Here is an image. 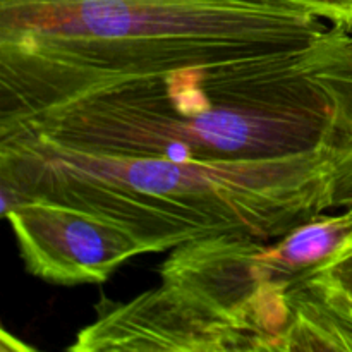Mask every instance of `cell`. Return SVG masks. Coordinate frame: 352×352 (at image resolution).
Masks as SVG:
<instances>
[{"label":"cell","mask_w":352,"mask_h":352,"mask_svg":"<svg viewBox=\"0 0 352 352\" xmlns=\"http://www.w3.org/2000/svg\"><path fill=\"white\" fill-rule=\"evenodd\" d=\"M0 138L172 162H232L352 146V33L129 78L24 119Z\"/></svg>","instance_id":"obj_1"},{"label":"cell","mask_w":352,"mask_h":352,"mask_svg":"<svg viewBox=\"0 0 352 352\" xmlns=\"http://www.w3.org/2000/svg\"><path fill=\"white\" fill-rule=\"evenodd\" d=\"M0 192L64 203L119 223L144 251L243 236L272 241L352 208V146L232 162H172L0 138Z\"/></svg>","instance_id":"obj_2"},{"label":"cell","mask_w":352,"mask_h":352,"mask_svg":"<svg viewBox=\"0 0 352 352\" xmlns=\"http://www.w3.org/2000/svg\"><path fill=\"white\" fill-rule=\"evenodd\" d=\"M284 0H0V124L129 78L305 47Z\"/></svg>","instance_id":"obj_3"},{"label":"cell","mask_w":352,"mask_h":352,"mask_svg":"<svg viewBox=\"0 0 352 352\" xmlns=\"http://www.w3.org/2000/svg\"><path fill=\"white\" fill-rule=\"evenodd\" d=\"M352 208L308 220L272 241L217 236L168 251L160 284L215 322L241 351H282L289 291L339 248Z\"/></svg>","instance_id":"obj_4"},{"label":"cell","mask_w":352,"mask_h":352,"mask_svg":"<svg viewBox=\"0 0 352 352\" xmlns=\"http://www.w3.org/2000/svg\"><path fill=\"white\" fill-rule=\"evenodd\" d=\"M0 201L26 272L50 284H103L146 254L129 230L85 210L10 192H0Z\"/></svg>","instance_id":"obj_5"},{"label":"cell","mask_w":352,"mask_h":352,"mask_svg":"<svg viewBox=\"0 0 352 352\" xmlns=\"http://www.w3.org/2000/svg\"><path fill=\"white\" fill-rule=\"evenodd\" d=\"M287 298L282 351L352 352V230Z\"/></svg>","instance_id":"obj_6"},{"label":"cell","mask_w":352,"mask_h":352,"mask_svg":"<svg viewBox=\"0 0 352 352\" xmlns=\"http://www.w3.org/2000/svg\"><path fill=\"white\" fill-rule=\"evenodd\" d=\"M329 24L352 33V0H284Z\"/></svg>","instance_id":"obj_7"}]
</instances>
